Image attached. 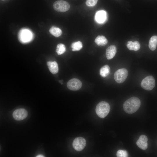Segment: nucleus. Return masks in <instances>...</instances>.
Returning <instances> with one entry per match:
<instances>
[{"label":"nucleus","instance_id":"1","mask_svg":"<svg viewBox=\"0 0 157 157\" xmlns=\"http://www.w3.org/2000/svg\"><path fill=\"white\" fill-rule=\"evenodd\" d=\"M141 102L136 97H131L124 103L123 108L124 111L128 114H132L136 112L140 108Z\"/></svg>","mask_w":157,"mask_h":157},{"label":"nucleus","instance_id":"2","mask_svg":"<svg viewBox=\"0 0 157 157\" xmlns=\"http://www.w3.org/2000/svg\"><path fill=\"white\" fill-rule=\"evenodd\" d=\"M110 109L109 104L106 102L102 101L97 105L95 111L96 114L99 117L104 118L108 115Z\"/></svg>","mask_w":157,"mask_h":157},{"label":"nucleus","instance_id":"3","mask_svg":"<svg viewBox=\"0 0 157 157\" xmlns=\"http://www.w3.org/2000/svg\"><path fill=\"white\" fill-rule=\"evenodd\" d=\"M155 85V80L151 76L145 77L142 80L141 83V87L144 89L147 90H152Z\"/></svg>","mask_w":157,"mask_h":157},{"label":"nucleus","instance_id":"4","mask_svg":"<svg viewBox=\"0 0 157 157\" xmlns=\"http://www.w3.org/2000/svg\"><path fill=\"white\" fill-rule=\"evenodd\" d=\"M53 7L56 11L64 12L68 10L70 8L69 4L67 1L63 0H58L53 3Z\"/></svg>","mask_w":157,"mask_h":157},{"label":"nucleus","instance_id":"5","mask_svg":"<svg viewBox=\"0 0 157 157\" xmlns=\"http://www.w3.org/2000/svg\"><path fill=\"white\" fill-rule=\"evenodd\" d=\"M128 75V72L126 69H119L115 72L114 78L115 81L117 83H122L125 80Z\"/></svg>","mask_w":157,"mask_h":157},{"label":"nucleus","instance_id":"6","mask_svg":"<svg viewBox=\"0 0 157 157\" xmlns=\"http://www.w3.org/2000/svg\"><path fill=\"white\" fill-rule=\"evenodd\" d=\"M86 144V141L84 138L78 137L74 140L72 146L75 150L78 151H81L85 148Z\"/></svg>","mask_w":157,"mask_h":157},{"label":"nucleus","instance_id":"7","mask_svg":"<svg viewBox=\"0 0 157 157\" xmlns=\"http://www.w3.org/2000/svg\"><path fill=\"white\" fill-rule=\"evenodd\" d=\"M82 84L78 79L74 78L69 80L67 83V86L68 89L72 90H77L81 88Z\"/></svg>","mask_w":157,"mask_h":157},{"label":"nucleus","instance_id":"8","mask_svg":"<svg viewBox=\"0 0 157 157\" xmlns=\"http://www.w3.org/2000/svg\"><path fill=\"white\" fill-rule=\"evenodd\" d=\"M27 111L24 108H19L15 110L13 114L14 118L17 121H20L25 119L27 116Z\"/></svg>","mask_w":157,"mask_h":157},{"label":"nucleus","instance_id":"9","mask_svg":"<svg viewBox=\"0 0 157 157\" xmlns=\"http://www.w3.org/2000/svg\"><path fill=\"white\" fill-rule=\"evenodd\" d=\"M31 33L28 30L25 29L20 31L19 34V39L22 42L26 43L28 42L31 40Z\"/></svg>","mask_w":157,"mask_h":157},{"label":"nucleus","instance_id":"10","mask_svg":"<svg viewBox=\"0 0 157 157\" xmlns=\"http://www.w3.org/2000/svg\"><path fill=\"white\" fill-rule=\"evenodd\" d=\"M148 138L144 135H142L140 136L136 142V144L140 149L144 150L148 147Z\"/></svg>","mask_w":157,"mask_h":157},{"label":"nucleus","instance_id":"11","mask_svg":"<svg viewBox=\"0 0 157 157\" xmlns=\"http://www.w3.org/2000/svg\"><path fill=\"white\" fill-rule=\"evenodd\" d=\"M106 13L105 11L103 10L97 11L95 16L96 21L99 23H104L106 21Z\"/></svg>","mask_w":157,"mask_h":157},{"label":"nucleus","instance_id":"12","mask_svg":"<svg viewBox=\"0 0 157 157\" xmlns=\"http://www.w3.org/2000/svg\"><path fill=\"white\" fill-rule=\"evenodd\" d=\"M117 52V49L114 45L108 47L106 50V56L108 59H112L115 56Z\"/></svg>","mask_w":157,"mask_h":157},{"label":"nucleus","instance_id":"13","mask_svg":"<svg viewBox=\"0 0 157 157\" xmlns=\"http://www.w3.org/2000/svg\"><path fill=\"white\" fill-rule=\"evenodd\" d=\"M47 65L50 72L53 74L58 73V65L55 61H48Z\"/></svg>","mask_w":157,"mask_h":157},{"label":"nucleus","instance_id":"14","mask_svg":"<svg viewBox=\"0 0 157 157\" xmlns=\"http://www.w3.org/2000/svg\"><path fill=\"white\" fill-rule=\"evenodd\" d=\"M95 42L99 46H104L108 43L107 39L104 36L99 35L94 40Z\"/></svg>","mask_w":157,"mask_h":157},{"label":"nucleus","instance_id":"15","mask_svg":"<svg viewBox=\"0 0 157 157\" xmlns=\"http://www.w3.org/2000/svg\"><path fill=\"white\" fill-rule=\"evenodd\" d=\"M157 46V36L154 35L151 38L149 42V47L152 51L154 50Z\"/></svg>","mask_w":157,"mask_h":157},{"label":"nucleus","instance_id":"16","mask_svg":"<svg viewBox=\"0 0 157 157\" xmlns=\"http://www.w3.org/2000/svg\"><path fill=\"white\" fill-rule=\"evenodd\" d=\"M110 72V69L109 66L106 65L101 68L99 72L101 76L103 77H105L109 74Z\"/></svg>","mask_w":157,"mask_h":157},{"label":"nucleus","instance_id":"17","mask_svg":"<svg viewBox=\"0 0 157 157\" xmlns=\"http://www.w3.org/2000/svg\"><path fill=\"white\" fill-rule=\"evenodd\" d=\"M50 33L56 37H58L62 34L61 30L55 26H52L49 30Z\"/></svg>","mask_w":157,"mask_h":157},{"label":"nucleus","instance_id":"18","mask_svg":"<svg viewBox=\"0 0 157 157\" xmlns=\"http://www.w3.org/2000/svg\"><path fill=\"white\" fill-rule=\"evenodd\" d=\"M73 51H78L81 50L83 47L82 42L80 41L73 43L71 45Z\"/></svg>","mask_w":157,"mask_h":157},{"label":"nucleus","instance_id":"19","mask_svg":"<svg viewBox=\"0 0 157 157\" xmlns=\"http://www.w3.org/2000/svg\"><path fill=\"white\" fill-rule=\"evenodd\" d=\"M66 49L65 45L62 43L58 44L56 47V52L58 55L63 53L66 51Z\"/></svg>","mask_w":157,"mask_h":157},{"label":"nucleus","instance_id":"20","mask_svg":"<svg viewBox=\"0 0 157 157\" xmlns=\"http://www.w3.org/2000/svg\"><path fill=\"white\" fill-rule=\"evenodd\" d=\"M116 155L118 157H127L128 156L127 151L122 150H118L117 152Z\"/></svg>","mask_w":157,"mask_h":157},{"label":"nucleus","instance_id":"21","mask_svg":"<svg viewBox=\"0 0 157 157\" xmlns=\"http://www.w3.org/2000/svg\"><path fill=\"white\" fill-rule=\"evenodd\" d=\"M98 0H86L85 4L88 6L92 7L95 6Z\"/></svg>","mask_w":157,"mask_h":157},{"label":"nucleus","instance_id":"22","mask_svg":"<svg viewBox=\"0 0 157 157\" xmlns=\"http://www.w3.org/2000/svg\"><path fill=\"white\" fill-rule=\"evenodd\" d=\"M133 50L137 51L139 50L140 48V44L139 42L138 41H135L133 42Z\"/></svg>","mask_w":157,"mask_h":157},{"label":"nucleus","instance_id":"23","mask_svg":"<svg viewBox=\"0 0 157 157\" xmlns=\"http://www.w3.org/2000/svg\"><path fill=\"white\" fill-rule=\"evenodd\" d=\"M133 42L131 41H128L126 44L127 47L130 50H133Z\"/></svg>","mask_w":157,"mask_h":157},{"label":"nucleus","instance_id":"24","mask_svg":"<svg viewBox=\"0 0 157 157\" xmlns=\"http://www.w3.org/2000/svg\"><path fill=\"white\" fill-rule=\"evenodd\" d=\"M44 157V156L42 154L38 155L36 156V157Z\"/></svg>","mask_w":157,"mask_h":157},{"label":"nucleus","instance_id":"25","mask_svg":"<svg viewBox=\"0 0 157 157\" xmlns=\"http://www.w3.org/2000/svg\"><path fill=\"white\" fill-rule=\"evenodd\" d=\"M2 0V1H4V0Z\"/></svg>","mask_w":157,"mask_h":157}]
</instances>
